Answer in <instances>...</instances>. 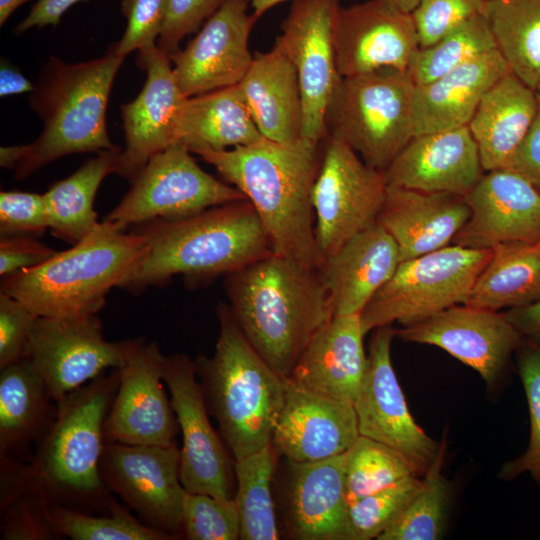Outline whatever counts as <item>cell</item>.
Returning a JSON list of instances; mask_svg holds the SVG:
<instances>
[{"label":"cell","mask_w":540,"mask_h":540,"mask_svg":"<svg viewBox=\"0 0 540 540\" xmlns=\"http://www.w3.org/2000/svg\"><path fill=\"white\" fill-rule=\"evenodd\" d=\"M322 143L301 138L284 144L263 137L250 145L195 154L253 205L273 254L319 269L324 257L316 241L311 193Z\"/></svg>","instance_id":"obj_1"},{"label":"cell","mask_w":540,"mask_h":540,"mask_svg":"<svg viewBox=\"0 0 540 540\" xmlns=\"http://www.w3.org/2000/svg\"><path fill=\"white\" fill-rule=\"evenodd\" d=\"M146 252L121 287L140 294L181 276L197 288L273 254L253 205L247 200L225 203L192 216L133 225Z\"/></svg>","instance_id":"obj_2"},{"label":"cell","mask_w":540,"mask_h":540,"mask_svg":"<svg viewBox=\"0 0 540 540\" xmlns=\"http://www.w3.org/2000/svg\"><path fill=\"white\" fill-rule=\"evenodd\" d=\"M224 289L244 336L284 378L334 316L318 269L275 254L226 275Z\"/></svg>","instance_id":"obj_3"},{"label":"cell","mask_w":540,"mask_h":540,"mask_svg":"<svg viewBox=\"0 0 540 540\" xmlns=\"http://www.w3.org/2000/svg\"><path fill=\"white\" fill-rule=\"evenodd\" d=\"M124 59L112 45L102 57L76 64L50 57L30 93L43 130L29 144L1 147L0 166L22 180L67 155L119 149L109 138L106 111Z\"/></svg>","instance_id":"obj_4"},{"label":"cell","mask_w":540,"mask_h":540,"mask_svg":"<svg viewBox=\"0 0 540 540\" xmlns=\"http://www.w3.org/2000/svg\"><path fill=\"white\" fill-rule=\"evenodd\" d=\"M216 314L215 352L194 361L209 414L237 460L271 445L284 403V377L252 347L227 303L219 302Z\"/></svg>","instance_id":"obj_5"},{"label":"cell","mask_w":540,"mask_h":540,"mask_svg":"<svg viewBox=\"0 0 540 540\" xmlns=\"http://www.w3.org/2000/svg\"><path fill=\"white\" fill-rule=\"evenodd\" d=\"M119 385L112 369L60 399L54 422L28 464L32 485L49 502L107 512L115 501L100 473L104 423Z\"/></svg>","instance_id":"obj_6"},{"label":"cell","mask_w":540,"mask_h":540,"mask_svg":"<svg viewBox=\"0 0 540 540\" xmlns=\"http://www.w3.org/2000/svg\"><path fill=\"white\" fill-rule=\"evenodd\" d=\"M147 249L145 239L103 220L96 229L43 264L2 278L1 293L41 317L97 314L122 287Z\"/></svg>","instance_id":"obj_7"},{"label":"cell","mask_w":540,"mask_h":540,"mask_svg":"<svg viewBox=\"0 0 540 540\" xmlns=\"http://www.w3.org/2000/svg\"><path fill=\"white\" fill-rule=\"evenodd\" d=\"M415 87L407 69L384 67L342 77L326 113L327 136L344 141L384 172L414 136Z\"/></svg>","instance_id":"obj_8"},{"label":"cell","mask_w":540,"mask_h":540,"mask_svg":"<svg viewBox=\"0 0 540 540\" xmlns=\"http://www.w3.org/2000/svg\"><path fill=\"white\" fill-rule=\"evenodd\" d=\"M492 249L450 244L401 261L360 313L364 335L399 323L409 326L455 305L466 304Z\"/></svg>","instance_id":"obj_9"},{"label":"cell","mask_w":540,"mask_h":540,"mask_svg":"<svg viewBox=\"0 0 540 540\" xmlns=\"http://www.w3.org/2000/svg\"><path fill=\"white\" fill-rule=\"evenodd\" d=\"M191 153L178 142L154 155L103 220L126 230L148 221L186 218L246 199L237 188L204 171Z\"/></svg>","instance_id":"obj_10"},{"label":"cell","mask_w":540,"mask_h":540,"mask_svg":"<svg viewBox=\"0 0 540 540\" xmlns=\"http://www.w3.org/2000/svg\"><path fill=\"white\" fill-rule=\"evenodd\" d=\"M388 183L344 141L327 136L312 187L315 235L326 258L349 239L377 223Z\"/></svg>","instance_id":"obj_11"},{"label":"cell","mask_w":540,"mask_h":540,"mask_svg":"<svg viewBox=\"0 0 540 540\" xmlns=\"http://www.w3.org/2000/svg\"><path fill=\"white\" fill-rule=\"evenodd\" d=\"M339 0H294L274 46L294 66L302 100L301 138L327 137L326 113L339 85L335 26Z\"/></svg>","instance_id":"obj_12"},{"label":"cell","mask_w":540,"mask_h":540,"mask_svg":"<svg viewBox=\"0 0 540 540\" xmlns=\"http://www.w3.org/2000/svg\"><path fill=\"white\" fill-rule=\"evenodd\" d=\"M142 337L107 341L97 314L74 317L39 316L27 358L57 403L107 369H119Z\"/></svg>","instance_id":"obj_13"},{"label":"cell","mask_w":540,"mask_h":540,"mask_svg":"<svg viewBox=\"0 0 540 540\" xmlns=\"http://www.w3.org/2000/svg\"><path fill=\"white\" fill-rule=\"evenodd\" d=\"M395 330L392 325L373 330L364 378L353 405L359 434L398 452L414 474L423 478L440 442L431 438L409 411L391 361Z\"/></svg>","instance_id":"obj_14"},{"label":"cell","mask_w":540,"mask_h":540,"mask_svg":"<svg viewBox=\"0 0 540 540\" xmlns=\"http://www.w3.org/2000/svg\"><path fill=\"white\" fill-rule=\"evenodd\" d=\"M103 482L142 522L173 537L181 533L186 496L180 480V448L105 442Z\"/></svg>","instance_id":"obj_15"},{"label":"cell","mask_w":540,"mask_h":540,"mask_svg":"<svg viewBox=\"0 0 540 540\" xmlns=\"http://www.w3.org/2000/svg\"><path fill=\"white\" fill-rule=\"evenodd\" d=\"M162 375L182 435L180 480L184 489L234 498V462L210 422L195 361L183 353L165 355Z\"/></svg>","instance_id":"obj_16"},{"label":"cell","mask_w":540,"mask_h":540,"mask_svg":"<svg viewBox=\"0 0 540 540\" xmlns=\"http://www.w3.org/2000/svg\"><path fill=\"white\" fill-rule=\"evenodd\" d=\"M405 342L436 346L475 370L488 389L501 381L522 336L501 312L460 304L395 330Z\"/></svg>","instance_id":"obj_17"},{"label":"cell","mask_w":540,"mask_h":540,"mask_svg":"<svg viewBox=\"0 0 540 540\" xmlns=\"http://www.w3.org/2000/svg\"><path fill=\"white\" fill-rule=\"evenodd\" d=\"M248 0H226L197 35L170 55L177 83L186 97L239 84L253 56L249 37L259 17Z\"/></svg>","instance_id":"obj_18"},{"label":"cell","mask_w":540,"mask_h":540,"mask_svg":"<svg viewBox=\"0 0 540 540\" xmlns=\"http://www.w3.org/2000/svg\"><path fill=\"white\" fill-rule=\"evenodd\" d=\"M164 354L143 338L118 369L119 385L104 423L106 442L168 446L178 422L163 383Z\"/></svg>","instance_id":"obj_19"},{"label":"cell","mask_w":540,"mask_h":540,"mask_svg":"<svg viewBox=\"0 0 540 540\" xmlns=\"http://www.w3.org/2000/svg\"><path fill=\"white\" fill-rule=\"evenodd\" d=\"M146 81L138 96L121 106L125 148L116 174L131 182L157 153L178 143V128L188 97L181 91L170 56L158 47L137 55Z\"/></svg>","instance_id":"obj_20"},{"label":"cell","mask_w":540,"mask_h":540,"mask_svg":"<svg viewBox=\"0 0 540 540\" xmlns=\"http://www.w3.org/2000/svg\"><path fill=\"white\" fill-rule=\"evenodd\" d=\"M418 48L411 13L392 0L341 6L335 26V51L342 77L384 67L406 70Z\"/></svg>","instance_id":"obj_21"},{"label":"cell","mask_w":540,"mask_h":540,"mask_svg":"<svg viewBox=\"0 0 540 540\" xmlns=\"http://www.w3.org/2000/svg\"><path fill=\"white\" fill-rule=\"evenodd\" d=\"M465 199L470 217L451 244L492 249L507 242L540 240V192L517 171H485Z\"/></svg>","instance_id":"obj_22"},{"label":"cell","mask_w":540,"mask_h":540,"mask_svg":"<svg viewBox=\"0 0 540 540\" xmlns=\"http://www.w3.org/2000/svg\"><path fill=\"white\" fill-rule=\"evenodd\" d=\"M285 395L272 446L291 462L344 454L359 437L354 405L284 378Z\"/></svg>","instance_id":"obj_23"},{"label":"cell","mask_w":540,"mask_h":540,"mask_svg":"<svg viewBox=\"0 0 540 540\" xmlns=\"http://www.w3.org/2000/svg\"><path fill=\"white\" fill-rule=\"evenodd\" d=\"M484 173L468 125L413 136L384 171L390 185L462 196Z\"/></svg>","instance_id":"obj_24"},{"label":"cell","mask_w":540,"mask_h":540,"mask_svg":"<svg viewBox=\"0 0 540 540\" xmlns=\"http://www.w3.org/2000/svg\"><path fill=\"white\" fill-rule=\"evenodd\" d=\"M286 529L299 540H352L345 487V453L291 462Z\"/></svg>","instance_id":"obj_25"},{"label":"cell","mask_w":540,"mask_h":540,"mask_svg":"<svg viewBox=\"0 0 540 540\" xmlns=\"http://www.w3.org/2000/svg\"><path fill=\"white\" fill-rule=\"evenodd\" d=\"M470 213L465 196L388 184L377 223L391 235L405 261L450 245Z\"/></svg>","instance_id":"obj_26"},{"label":"cell","mask_w":540,"mask_h":540,"mask_svg":"<svg viewBox=\"0 0 540 540\" xmlns=\"http://www.w3.org/2000/svg\"><path fill=\"white\" fill-rule=\"evenodd\" d=\"M400 262L395 241L378 223L324 258L318 273L334 315L360 314Z\"/></svg>","instance_id":"obj_27"},{"label":"cell","mask_w":540,"mask_h":540,"mask_svg":"<svg viewBox=\"0 0 540 540\" xmlns=\"http://www.w3.org/2000/svg\"><path fill=\"white\" fill-rule=\"evenodd\" d=\"M360 314L334 315L311 339L291 375L311 391L354 404L364 378Z\"/></svg>","instance_id":"obj_28"},{"label":"cell","mask_w":540,"mask_h":540,"mask_svg":"<svg viewBox=\"0 0 540 540\" xmlns=\"http://www.w3.org/2000/svg\"><path fill=\"white\" fill-rule=\"evenodd\" d=\"M511 72L498 49L415 87L414 136L469 124L485 92Z\"/></svg>","instance_id":"obj_29"},{"label":"cell","mask_w":540,"mask_h":540,"mask_svg":"<svg viewBox=\"0 0 540 540\" xmlns=\"http://www.w3.org/2000/svg\"><path fill=\"white\" fill-rule=\"evenodd\" d=\"M537 110V91L512 72L485 92L468 124L485 171L508 167Z\"/></svg>","instance_id":"obj_30"},{"label":"cell","mask_w":540,"mask_h":540,"mask_svg":"<svg viewBox=\"0 0 540 540\" xmlns=\"http://www.w3.org/2000/svg\"><path fill=\"white\" fill-rule=\"evenodd\" d=\"M261 135L292 144L301 139L302 100L296 70L275 46L256 52L238 84Z\"/></svg>","instance_id":"obj_31"},{"label":"cell","mask_w":540,"mask_h":540,"mask_svg":"<svg viewBox=\"0 0 540 540\" xmlns=\"http://www.w3.org/2000/svg\"><path fill=\"white\" fill-rule=\"evenodd\" d=\"M0 370V452L11 456L42 441L57 405L28 358Z\"/></svg>","instance_id":"obj_32"},{"label":"cell","mask_w":540,"mask_h":540,"mask_svg":"<svg viewBox=\"0 0 540 540\" xmlns=\"http://www.w3.org/2000/svg\"><path fill=\"white\" fill-rule=\"evenodd\" d=\"M262 138L238 84L188 97L184 104L178 142L192 153L232 149Z\"/></svg>","instance_id":"obj_33"},{"label":"cell","mask_w":540,"mask_h":540,"mask_svg":"<svg viewBox=\"0 0 540 540\" xmlns=\"http://www.w3.org/2000/svg\"><path fill=\"white\" fill-rule=\"evenodd\" d=\"M121 149L104 150L73 174L54 182L43 194L51 234L74 245L91 234L100 222L94 200L104 178L117 172Z\"/></svg>","instance_id":"obj_34"},{"label":"cell","mask_w":540,"mask_h":540,"mask_svg":"<svg viewBox=\"0 0 540 540\" xmlns=\"http://www.w3.org/2000/svg\"><path fill=\"white\" fill-rule=\"evenodd\" d=\"M540 299V245L507 242L492 248L466 304L499 312Z\"/></svg>","instance_id":"obj_35"},{"label":"cell","mask_w":540,"mask_h":540,"mask_svg":"<svg viewBox=\"0 0 540 540\" xmlns=\"http://www.w3.org/2000/svg\"><path fill=\"white\" fill-rule=\"evenodd\" d=\"M483 15L511 72L536 91L540 85V0H487Z\"/></svg>","instance_id":"obj_36"},{"label":"cell","mask_w":540,"mask_h":540,"mask_svg":"<svg viewBox=\"0 0 540 540\" xmlns=\"http://www.w3.org/2000/svg\"><path fill=\"white\" fill-rule=\"evenodd\" d=\"M276 454L271 444L234 460V500L240 516L242 540L279 539L271 491Z\"/></svg>","instance_id":"obj_37"},{"label":"cell","mask_w":540,"mask_h":540,"mask_svg":"<svg viewBox=\"0 0 540 540\" xmlns=\"http://www.w3.org/2000/svg\"><path fill=\"white\" fill-rule=\"evenodd\" d=\"M446 450L447 439L444 433L439 452L422 478L421 488L378 540L442 538L452 495L450 482L442 474Z\"/></svg>","instance_id":"obj_38"},{"label":"cell","mask_w":540,"mask_h":540,"mask_svg":"<svg viewBox=\"0 0 540 540\" xmlns=\"http://www.w3.org/2000/svg\"><path fill=\"white\" fill-rule=\"evenodd\" d=\"M495 49L498 48L492 30L485 16L480 14L432 45L419 47L407 70L419 86Z\"/></svg>","instance_id":"obj_39"},{"label":"cell","mask_w":540,"mask_h":540,"mask_svg":"<svg viewBox=\"0 0 540 540\" xmlns=\"http://www.w3.org/2000/svg\"><path fill=\"white\" fill-rule=\"evenodd\" d=\"M47 516L61 536L73 540H167V533L137 520L114 501L100 515L74 510L49 502Z\"/></svg>","instance_id":"obj_40"},{"label":"cell","mask_w":540,"mask_h":540,"mask_svg":"<svg viewBox=\"0 0 540 540\" xmlns=\"http://www.w3.org/2000/svg\"><path fill=\"white\" fill-rule=\"evenodd\" d=\"M416 476L395 450L359 435L345 452V487L348 503Z\"/></svg>","instance_id":"obj_41"},{"label":"cell","mask_w":540,"mask_h":540,"mask_svg":"<svg viewBox=\"0 0 540 540\" xmlns=\"http://www.w3.org/2000/svg\"><path fill=\"white\" fill-rule=\"evenodd\" d=\"M515 354L517 373L528 404L530 437L525 451L505 462L498 477L511 481L528 473L540 485V344L522 338Z\"/></svg>","instance_id":"obj_42"},{"label":"cell","mask_w":540,"mask_h":540,"mask_svg":"<svg viewBox=\"0 0 540 540\" xmlns=\"http://www.w3.org/2000/svg\"><path fill=\"white\" fill-rule=\"evenodd\" d=\"M421 485L422 478L412 476L350 503L348 518L352 540L378 539Z\"/></svg>","instance_id":"obj_43"},{"label":"cell","mask_w":540,"mask_h":540,"mask_svg":"<svg viewBox=\"0 0 540 540\" xmlns=\"http://www.w3.org/2000/svg\"><path fill=\"white\" fill-rule=\"evenodd\" d=\"M241 523L234 498L186 493L181 532L189 540H237Z\"/></svg>","instance_id":"obj_44"},{"label":"cell","mask_w":540,"mask_h":540,"mask_svg":"<svg viewBox=\"0 0 540 540\" xmlns=\"http://www.w3.org/2000/svg\"><path fill=\"white\" fill-rule=\"evenodd\" d=\"M487 0H421L411 12L419 47H427L477 15Z\"/></svg>","instance_id":"obj_45"},{"label":"cell","mask_w":540,"mask_h":540,"mask_svg":"<svg viewBox=\"0 0 540 540\" xmlns=\"http://www.w3.org/2000/svg\"><path fill=\"white\" fill-rule=\"evenodd\" d=\"M49 501L34 488L32 483L5 507L1 525V539L35 540L55 539L61 535L47 516Z\"/></svg>","instance_id":"obj_46"},{"label":"cell","mask_w":540,"mask_h":540,"mask_svg":"<svg viewBox=\"0 0 540 540\" xmlns=\"http://www.w3.org/2000/svg\"><path fill=\"white\" fill-rule=\"evenodd\" d=\"M167 8L168 0H122L121 11L127 27L122 38L112 44L115 52L125 58L135 50L145 53L157 48Z\"/></svg>","instance_id":"obj_47"},{"label":"cell","mask_w":540,"mask_h":540,"mask_svg":"<svg viewBox=\"0 0 540 540\" xmlns=\"http://www.w3.org/2000/svg\"><path fill=\"white\" fill-rule=\"evenodd\" d=\"M49 229L43 194L18 190L0 193V237L42 236Z\"/></svg>","instance_id":"obj_48"},{"label":"cell","mask_w":540,"mask_h":540,"mask_svg":"<svg viewBox=\"0 0 540 540\" xmlns=\"http://www.w3.org/2000/svg\"><path fill=\"white\" fill-rule=\"evenodd\" d=\"M38 317L23 302L0 294V369L27 358Z\"/></svg>","instance_id":"obj_49"},{"label":"cell","mask_w":540,"mask_h":540,"mask_svg":"<svg viewBox=\"0 0 540 540\" xmlns=\"http://www.w3.org/2000/svg\"><path fill=\"white\" fill-rule=\"evenodd\" d=\"M226 0H168L167 16L157 47L169 56L181 40L195 33Z\"/></svg>","instance_id":"obj_50"},{"label":"cell","mask_w":540,"mask_h":540,"mask_svg":"<svg viewBox=\"0 0 540 540\" xmlns=\"http://www.w3.org/2000/svg\"><path fill=\"white\" fill-rule=\"evenodd\" d=\"M56 253L57 251L35 236L0 237L1 279L37 267Z\"/></svg>","instance_id":"obj_51"},{"label":"cell","mask_w":540,"mask_h":540,"mask_svg":"<svg viewBox=\"0 0 540 540\" xmlns=\"http://www.w3.org/2000/svg\"><path fill=\"white\" fill-rule=\"evenodd\" d=\"M508 167L523 175L540 192V93L534 122Z\"/></svg>","instance_id":"obj_52"},{"label":"cell","mask_w":540,"mask_h":540,"mask_svg":"<svg viewBox=\"0 0 540 540\" xmlns=\"http://www.w3.org/2000/svg\"><path fill=\"white\" fill-rule=\"evenodd\" d=\"M85 0H39L16 27L17 33L47 25L57 26L63 14L74 4Z\"/></svg>","instance_id":"obj_53"},{"label":"cell","mask_w":540,"mask_h":540,"mask_svg":"<svg viewBox=\"0 0 540 540\" xmlns=\"http://www.w3.org/2000/svg\"><path fill=\"white\" fill-rule=\"evenodd\" d=\"M522 338L540 344V299L521 307L501 312Z\"/></svg>","instance_id":"obj_54"},{"label":"cell","mask_w":540,"mask_h":540,"mask_svg":"<svg viewBox=\"0 0 540 540\" xmlns=\"http://www.w3.org/2000/svg\"><path fill=\"white\" fill-rule=\"evenodd\" d=\"M33 85L22 73L15 68L2 65L0 69V95L8 96L21 93H31Z\"/></svg>","instance_id":"obj_55"},{"label":"cell","mask_w":540,"mask_h":540,"mask_svg":"<svg viewBox=\"0 0 540 540\" xmlns=\"http://www.w3.org/2000/svg\"><path fill=\"white\" fill-rule=\"evenodd\" d=\"M28 1L31 0H0V25L5 24L16 9Z\"/></svg>","instance_id":"obj_56"},{"label":"cell","mask_w":540,"mask_h":540,"mask_svg":"<svg viewBox=\"0 0 540 540\" xmlns=\"http://www.w3.org/2000/svg\"><path fill=\"white\" fill-rule=\"evenodd\" d=\"M253 13L259 18L272 7L287 0H248Z\"/></svg>","instance_id":"obj_57"},{"label":"cell","mask_w":540,"mask_h":540,"mask_svg":"<svg viewBox=\"0 0 540 540\" xmlns=\"http://www.w3.org/2000/svg\"><path fill=\"white\" fill-rule=\"evenodd\" d=\"M401 10L411 13L421 0H392Z\"/></svg>","instance_id":"obj_58"},{"label":"cell","mask_w":540,"mask_h":540,"mask_svg":"<svg viewBox=\"0 0 540 540\" xmlns=\"http://www.w3.org/2000/svg\"><path fill=\"white\" fill-rule=\"evenodd\" d=\"M538 93H540V85L538 86L537 90Z\"/></svg>","instance_id":"obj_59"},{"label":"cell","mask_w":540,"mask_h":540,"mask_svg":"<svg viewBox=\"0 0 540 540\" xmlns=\"http://www.w3.org/2000/svg\"><path fill=\"white\" fill-rule=\"evenodd\" d=\"M539 245H540V240L538 241Z\"/></svg>","instance_id":"obj_60"}]
</instances>
